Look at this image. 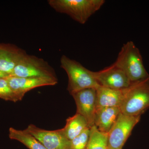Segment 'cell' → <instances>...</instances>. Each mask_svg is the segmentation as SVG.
<instances>
[{
    "instance_id": "cell-3",
    "label": "cell",
    "mask_w": 149,
    "mask_h": 149,
    "mask_svg": "<svg viewBox=\"0 0 149 149\" xmlns=\"http://www.w3.org/2000/svg\"><path fill=\"white\" fill-rule=\"evenodd\" d=\"M104 0H49L52 8L59 13L69 15L81 24H84L90 17L100 9Z\"/></svg>"
},
{
    "instance_id": "cell-8",
    "label": "cell",
    "mask_w": 149,
    "mask_h": 149,
    "mask_svg": "<svg viewBox=\"0 0 149 149\" xmlns=\"http://www.w3.org/2000/svg\"><path fill=\"white\" fill-rule=\"evenodd\" d=\"M24 130L39 140L47 149H68L70 141L65 136L62 128L47 130L30 124Z\"/></svg>"
},
{
    "instance_id": "cell-9",
    "label": "cell",
    "mask_w": 149,
    "mask_h": 149,
    "mask_svg": "<svg viewBox=\"0 0 149 149\" xmlns=\"http://www.w3.org/2000/svg\"><path fill=\"white\" fill-rule=\"evenodd\" d=\"M9 86L19 101L32 89L45 86H52L58 83L57 78L45 77H19L9 76L6 77Z\"/></svg>"
},
{
    "instance_id": "cell-11",
    "label": "cell",
    "mask_w": 149,
    "mask_h": 149,
    "mask_svg": "<svg viewBox=\"0 0 149 149\" xmlns=\"http://www.w3.org/2000/svg\"><path fill=\"white\" fill-rule=\"evenodd\" d=\"M26 54L25 51L15 45L0 43V70L10 75Z\"/></svg>"
},
{
    "instance_id": "cell-19",
    "label": "cell",
    "mask_w": 149,
    "mask_h": 149,
    "mask_svg": "<svg viewBox=\"0 0 149 149\" xmlns=\"http://www.w3.org/2000/svg\"><path fill=\"white\" fill-rule=\"evenodd\" d=\"M9 76L8 74L0 70V78H6Z\"/></svg>"
},
{
    "instance_id": "cell-13",
    "label": "cell",
    "mask_w": 149,
    "mask_h": 149,
    "mask_svg": "<svg viewBox=\"0 0 149 149\" xmlns=\"http://www.w3.org/2000/svg\"><path fill=\"white\" fill-rule=\"evenodd\" d=\"M123 97L122 90L99 86L96 88V110L110 107H120Z\"/></svg>"
},
{
    "instance_id": "cell-4",
    "label": "cell",
    "mask_w": 149,
    "mask_h": 149,
    "mask_svg": "<svg viewBox=\"0 0 149 149\" xmlns=\"http://www.w3.org/2000/svg\"><path fill=\"white\" fill-rule=\"evenodd\" d=\"M60 62L61 66L68 76L67 90L70 95L84 89L97 88L100 86L93 77L92 71L80 63L64 55L62 56Z\"/></svg>"
},
{
    "instance_id": "cell-2",
    "label": "cell",
    "mask_w": 149,
    "mask_h": 149,
    "mask_svg": "<svg viewBox=\"0 0 149 149\" xmlns=\"http://www.w3.org/2000/svg\"><path fill=\"white\" fill-rule=\"evenodd\" d=\"M113 64L124 72L131 83L149 77L140 50L132 41L123 45Z\"/></svg>"
},
{
    "instance_id": "cell-5",
    "label": "cell",
    "mask_w": 149,
    "mask_h": 149,
    "mask_svg": "<svg viewBox=\"0 0 149 149\" xmlns=\"http://www.w3.org/2000/svg\"><path fill=\"white\" fill-rule=\"evenodd\" d=\"M9 76L19 77L57 78L54 70L43 58L26 54Z\"/></svg>"
},
{
    "instance_id": "cell-1",
    "label": "cell",
    "mask_w": 149,
    "mask_h": 149,
    "mask_svg": "<svg viewBox=\"0 0 149 149\" xmlns=\"http://www.w3.org/2000/svg\"><path fill=\"white\" fill-rule=\"evenodd\" d=\"M121 113L131 116H141L149 109V77L131 83L122 90Z\"/></svg>"
},
{
    "instance_id": "cell-6",
    "label": "cell",
    "mask_w": 149,
    "mask_h": 149,
    "mask_svg": "<svg viewBox=\"0 0 149 149\" xmlns=\"http://www.w3.org/2000/svg\"><path fill=\"white\" fill-rule=\"evenodd\" d=\"M141 116H131L120 113L108 133V149H122Z\"/></svg>"
},
{
    "instance_id": "cell-10",
    "label": "cell",
    "mask_w": 149,
    "mask_h": 149,
    "mask_svg": "<svg viewBox=\"0 0 149 149\" xmlns=\"http://www.w3.org/2000/svg\"><path fill=\"white\" fill-rule=\"evenodd\" d=\"M71 95L76 104V113L85 118L90 128L94 126L96 110V88L84 89Z\"/></svg>"
},
{
    "instance_id": "cell-14",
    "label": "cell",
    "mask_w": 149,
    "mask_h": 149,
    "mask_svg": "<svg viewBox=\"0 0 149 149\" xmlns=\"http://www.w3.org/2000/svg\"><path fill=\"white\" fill-rule=\"evenodd\" d=\"M88 128H91L85 118L76 113L73 116L67 119L66 124L62 129L67 139L71 141Z\"/></svg>"
},
{
    "instance_id": "cell-18",
    "label": "cell",
    "mask_w": 149,
    "mask_h": 149,
    "mask_svg": "<svg viewBox=\"0 0 149 149\" xmlns=\"http://www.w3.org/2000/svg\"><path fill=\"white\" fill-rule=\"evenodd\" d=\"M6 78H0V98L14 102L18 101V99L9 86Z\"/></svg>"
},
{
    "instance_id": "cell-7",
    "label": "cell",
    "mask_w": 149,
    "mask_h": 149,
    "mask_svg": "<svg viewBox=\"0 0 149 149\" xmlns=\"http://www.w3.org/2000/svg\"><path fill=\"white\" fill-rule=\"evenodd\" d=\"M92 74L100 86L111 89L123 90L131 83L124 72L113 64L100 71H92Z\"/></svg>"
},
{
    "instance_id": "cell-12",
    "label": "cell",
    "mask_w": 149,
    "mask_h": 149,
    "mask_svg": "<svg viewBox=\"0 0 149 149\" xmlns=\"http://www.w3.org/2000/svg\"><path fill=\"white\" fill-rule=\"evenodd\" d=\"M121 113L119 107L102 108L97 109L95 114V125L101 132L108 134Z\"/></svg>"
},
{
    "instance_id": "cell-15",
    "label": "cell",
    "mask_w": 149,
    "mask_h": 149,
    "mask_svg": "<svg viewBox=\"0 0 149 149\" xmlns=\"http://www.w3.org/2000/svg\"><path fill=\"white\" fill-rule=\"evenodd\" d=\"M9 137L12 140L20 142L29 149H47L39 140L24 130L10 128Z\"/></svg>"
},
{
    "instance_id": "cell-17",
    "label": "cell",
    "mask_w": 149,
    "mask_h": 149,
    "mask_svg": "<svg viewBox=\"0 0 149 149\" xmlns=\"http://www.w3.org/2000/svg\"><path fill=\"white\" fill-rule=\"evenodd\" d=\"M91 128L85 129L80 135L70 141L68 149H87Z\"/></svg>"
},
{
    "instance_id": "cell-16",
    "label": "cell",
    "mask_w": 149,
    "mask_h": 149,
    "mask_svg": "<svg viewBox=\"0 0 149 149\" xmlns=\"http://www.w3.org/2000/svg\"><path fill=\"white\" fill-rule=\"evenodd\" d=\"M87 149H108V134L101 132L95 125L92 126Z\"/></svg>"
}]
</instances>
